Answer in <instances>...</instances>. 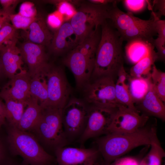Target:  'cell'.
I'll list each match as a JSON object with an SVG mask.
<instances>
[{"label": "cell", "mask_w": 165, "mask_h": 165, "mask_svg": "<svg viewBox=\"0 0 165 165\" xmlns=\"http://www.w3.org/2000/svg\"><path fill=\"white\" fill-rule=\"evenodd\" d=\"M105 21L101 25V38L96 51L91 76L94 79L109 76L115 80L119 70L123 66V41L118 31Z\"/></svg>", "instance_id": "obj_1"}, {"label": "cell", "mask_w": 165, "mask_h": 165, "mask_svg": "<svg viewBox=\"0 0 165 165\" xmlns=\"http://www.w3.org/2000/svg\"><path fill=\"white\" fill-rule=\"evenodd\" d=\"M156 133L155 126H145L132 133H108L98 138L96 141L102 160L110 163L134 148L150 146Z\"/></svg>", "instance_id": "obj_2"}, {"label": "cell", "mask_w": 165, "mask_h": 165, "mask_svg": "<svg viewBox=\"0 0 165 165\" xmlns=\"http://www.w3.org/2000/svg\"><path fill=\"white\" fill-rule=\"evenodd\" d=\"M10 127L8 141L13 154L21 156L28 165H51L54 157L41 146L34 134Z\"/></svg>", "instance_id": "obj_3"}, {"label": "cell", "mask_w": 165, "mask_h": 165, "mask_svg": "<svg viewBox=\"0 0 165 165\" xmlns=\"http://www.w3.org/2000/svg\"><path fill=\"white\" fill-rule=\"evenodd\" d=\"M62 110L50 107L42 109V115L31 131L45 146L54 151L69 142L63 127Z\"/></svg>", "instance_id": "obj_4"}, {"label": "cell", "mask_w": 165, "mask_h": 165, "mask_svg": "<svg viewBox=\"0 0 165 165\" xmlns=\"http://www.w3.org/2000/svg\"><path fill=\"white\" fill-rule=\"evenodd\" d=\"M113 4L103 6L90 3L81 6L70 22L76 35L77 46L106 20Z\"/></svg>", "instance_id": "obj_5"}, {"label": "cell", "mask_w": 165, "mask_h": 165, "mask_svg": "<svg viewBox=\"0 0 165 165\" xmlns=\"http://www.w3.org/2000/svg\"><path fill=\"white\" fill-rule=\"evenodd\" d=\"M46 80L48 100L42 108L63 109L68 101L71 88L64 72L61 67L49 63L43 74Z\"/></svg>", "instance_id": "obj_6"}, {"label": "cell", "mask_w": 165, "mask_h": 165, "mask_svg": "<svg viewBox=\"0 0 165 165\" xmlns=\"http://www.w3.org/2000/svg\"><path fill=\"white\" fill-rule=\"evenodd\" d=\"M88 112L85 104L75 98L69 100L63 108L62 125L68 142L79 140L86 127Z\"/></svg>", "instance_id": "obj_7"}, {"label": "cell", "mask_w": 165, "mask_h": 165, "mask_svg": "<svg viewBox=\"0 0 165 165\" xmlns=\"http://www.w3.org/2000/svg\"><path fill=\"white\" fill-rule=\"evenodd\" d=\"M115 80L109 76L94 79L84 86L85 100L93 105L117 109L121 105L115 96Z\"/></svg>", "instance_id": "obj_8"}, {"label": "cell", "mask_w": 165, "mask_h": 165, "mask_svg": "<svg viewBox=\"0 0 165 165\" xmlns=\"http://www.w3.org/2000/svg\"><path fill=\"white\" fill-rule=\"evenodd\" d=\"M117 108L112 109L95 105L88 108L86 125L79 139L80 142L82 144L91 138L106 134Z\"/></svg>", "instance_id": "obj_9"}, {"label": "cell", "mask_w": 165, "mask_h": 165, "mask_svg": "<svg viewBox=\"0 0 165 165\" xmlns=\"http://www.w3.org/2000/svg\"><path fill=\"white\" fill-rule=\"evenodd\" d=\"M149 117L120 105L114 114L107 133H131L145 126Z\"/></svg>", "instance_id": "obj_10"}, {"label": "cell", "mask_w": 165, "mask_h": 165, "mask_svg": "<svg viewBox=\"0 0 165 165\" xmlns=\"http://www.w3.org/2000/svg\"><path fill=\"white\" fill-rule=\"evenodd\" d=\"M45 47L27 41L19 47L23 61L27 64V72L31 78H42L45 69L49 63Z\"/></svg>", "instance_id": "obj_11"}, {"label": "cell", "mask_w": 165, "mask_h": 165, "mask_svg": "<svg viewBox=\"0 0 165 165\" xmlns=\"http://www.w3.org/2000/svg\"><path fill=\"white\" fill-rule=\"evenodd\" d=\"M58 165H96L100 154L97 149L65 146L55 150Z\"/></svg>", "instance_id": "obj_12"}, {"label": "cell", "mask_w": 165, "mask_h": 165, "mask_svg": "<svg viewBox=\"0 0 165 165\" xmlns=\"http://www.w3.org/2000/svg\"><path fill=\"white\" fill-rule=\"evenodd\" d=\"M31 79L27 72L20 71L3 87L0 92L1 98H11L27 105L31 97L30 92Z\"/></svg>", "instance_id": "obj_13"}, {"label": "cell", "mask_w": 165, "mask_h": 165, "mask_svg": "<svg viewBox=\"0 0 165 165\" xmlns=\"http://www.w3.org/2000/svg\"><path fill=\"white\" fill-rule=\"evenodd\" d=\"M63 63L72 73L78 87H84L89 82L94 67L75 47L64 59Z\"/></svg>", "instance_id": "obj_14"}, {"label": "cell", "mask_w": 165, "mask_h": 165, "mask_svg": "<svg viewBox=\"0 0 165 165\" xmlns=\"http://www.w3.org/2000/svg\"><path fill=\"white\" fill-rule=\"evenodd\" d=\"M18 38L5 43L0 51V61L4 75L10 79L17 73L18 70H23L24 63L20 49L16 45Z\"/></svg>", "instance_id": "obj_15"}, {"label": "cell", "mask_w": 165, "mask_h": 165, "mask_svg": "<svg viewBox=\"0 0 165 165\" xmlns=\"http://www.w3.org/2000/svg\"><path fill=\"white\" fill-rule=\"evenodd\" d=\"M77 46L76 35L70 22L61 24L53 35L48 47L50 52L59 55Z\"/></svg>", "instance_id": "obj_16"}, {"label": "cell", "mask_w": 165, "mask_h": 165, "mask_svg": "<svg viewBox=\"0 0 165 165\" xmlns=\"http://www.w3.org/2000/svg\"><path fill=\"white\" fill-rule=\"evenodd\" d=\"M140 112L148 116L157 118L163 121L165 120V106L153 88L152 83L148 92L144 97L135 105Z\"/></svg>", "instance_id": "obj_17"}, {"label": "cell", "mask_w": 165, "mask_h": 165, "mask_svg": "<svg viewBox=\"0 0 165 165\" xmlns=\"http://www.w3.org/2000/svg\"><path fill=\"white\" fill-rule=\"evenodd\" d=\"M158 18L152 11L151 18L140 24L134 25L123 31L119 32L123 41L127 42L141 39L153 42V36L157 33L156 22Z\"/></svg>", "instance_id": "obj_18"}, {"label": "cell", "mask_w": 165, "mask_h": 165, "mask_svg": "<svg viewBox=\"0 0 165 165\" xmlns=\"http://www.w3.org/2000/svg\"><path fill=\"white\" fill-rule=\"evenodd\" d=\"M28 29L29 31L27 35L28 41L45 47H49L53 35L43 17H37L31 23Z\"/></svg>", "instance_id": "obj_19"}, {"label": "cell", "mask_w": 165, "mask_h": 165, "mask_svg": "<svg viewBox=\"0 0 165 165\" xmlns=\"http://www.w3.org/2000/svg\"><path fill=\"white\" fill-rule=\"evenodd\" d=\"M117 3L114 4L109 9L107 19H110L114 27L120 32L143 22V20L134 16L130 12L125 13L117 7Z\"/></svg>", "instance_id": "obj_20"}, {"label": "cell", "mask_w": 165, "mask_h": 165, "mask_svg": "<svg viewBox=\"0 0 165 165\" xmlns=\"http://www.w3.org/2000/svg\"><path fill=\"white\" fill-rule=\"evenodd\" d=\"M127 42L125 47L126 55L129 61L133 64H135L155 51L152 42L136 39Z\"/></svg>", "instance_id": "obj_21"}, {"label": "cell", "mask_w": 165, "mask_h": 165, "mask_svg": "<svg viewBox=\"0 0 165 165\" xmlns=\"http://www.w3.org/2000/svg\"><path fill=\"white\" fill-rule=\"evenodd\" d=\"M38 101L37 98L32 96L29 99L17 128L24 131H31L42 114V108Z\"/></svg>", "instance_id": "obj_22"}, {"label": "cell", "mask_w": 165, "mask_h": 165, "mask_svg": "<svg viewBox=\"0 0 165 165\" xmlns=\"http://www.w3.org/2000/svg\"><path fill=\"white\" fill-rule=\"evenodd\" d=\"M128 79V90L135 105L144 97L149 90L152 83L151 74L146 77L129 76Z\"/></svg>", "instance_id": "obj_23"}, {"label": "cell", "mask_w": 165, "mask_h": 165, "mask_svg": "<svg viewBox=\"0 0 165 165\" xmlns=\"http://www.w3.org/2000/svg\"><path fill=\"white\" fill-rule=\"evenodd\" d=\"M99 27L75 47L93 67L96 52L101 36V33L99 32Z\"/></svg>", "instance_id": "obj_24"}, {"label": "cell", "mask_w": 165, "mask_h": 165, "mask_svg": "<svg viewBox=\"0 0 165 165\" xmlns=\"http://www.w3.org/2000/svg\"><path fill=\"white\" fill-rule=\"evenodd\" d=\"M2 99L5 102L6 119L10 126L17 127L27 105L11 98Z\"/></svg>", "instance_id": "obj_25"}, {"label": "cell", "mask_w": 165, "mask_h": 165, "mask_svg": "<svg viewBox=\"0 0 165 165\" xmlns=\"http://www.w3.org/2000/svg\"><path fill=\"white\" fill-rule=\"evenodd\" d=\"M150 149L141 160L139 165H162L165 151L158 138L157 134L153 136L150 145Z\"/></svg>", "instance_id": "obj_26"}, {"label": "cell", "mask_w": 165, "mask_h": 165, "mask_svg": "<svg viewBox=\"0 0 165 165\" xmlns=\"http://www.w3.org/2000/svg\"><path fill=\"white\" fill-rule=\"evenodd\" d=\"M157 60L158 57L155 51L140 60L131 68L130 76L138 78L148 76L150 75L153 65Z\"/></svg>", "instance_id": "obj_27"}, {"label": "cell", "mask_w": 165, "mask_h": 165, "mask_svg": "<svg viewBox=\"0 0 165 165\" xmlns=\"http://www.w3.org/2000/svg\"><path fill=\"white\" fill-rule=\"evenodd\" d=\"M30 92L31 96L37 98L39 105L43 108L48 100V92L46 80L35 77L31 79L30 84Z\"/></svg>", "instance_id": "obj_28"}, {"label": "cell", "mask_w": 165, "mask_h": 165, "mask_svg": "<svg viewBox=\"0 0 165 165\" xmlns=\"http://www.w3.org/2000/svg\"><path fill=\"white\" fill-rule=\"evenodd\" d=\"M115 91L116 99L119 104L139 113L136 108L128 90V84L126 82H116Z\"/></svg>", "instance_id": "obj_29"}, {"label": "cell", "mask_w": 165, "mask_h": 165, "mask_svg": "<svg viewBox=\"0 0 165 165\" xmlns=\"http://www.w3.org/2000/svg\"><path fill=\"white\" fill-rule=\"evenodd\" d=\"M151 78L153 88L159 97L165 101V73L158 69L155 64L152 67Z\"/></svg>", "instance_id": "obj_30"}, {"label": "cell", "mask_w": 165, "mask_h": 165, "mask_svg": "<svg viewBox=\"0 0 165 165\" xmlns=\"http://www.w3.org/2000/svg\"><path fill=\"white\" fill-rule=\"evenodd\" d=\"M16 38V29L9 23H6L0 29V51L5 43Z\"/></svg>", "instance_id": "obj_31"}, {"label": "cell", "mask_w": 165, "mask_h": 165, "mask_svg": "<svg viewBox=\"0 0 165 165\" xmlns=\"http://www.w3.org/2000/svg\"><path fill=\"white\" fill-rule=\"evenodd\" d=\"M37 18L27 17L23 16L19 13L10 15V21L12 25L16 29L25 30L28 28L31 23Z\"/></svg>", "instance_id": "obj_32"}, {"label": "cell", "mask_w": 165, "mask_h": 165, "mask_svg": "<svg viewBox=\"0 0 165 165\" xmlns=\"http://www.w3.org/2000/svg\"><path fill=\"white\" fill-rule=\"evenodd\" d=\"M142 157L126 156L119 158L110 163H106L102 160L96 165H139Z\"/></svg>", "instance_id": "obj_33"}, {"label": "cell", "mask_w": 165, "mask_h": 165, "mask_svg": "<svg viewBox=\"0 0 165 165\" xmlns=\"http://www.w3.org/2000/svg\"><path fill=\"white\" fill-rule=\"evenodd\" d=\"M158 37L154 39L153 44L156 48L165 46V20L158 18L156 22Z\"/></svg>", "instance_id": "obj_34"}, {"label": "cell", "mask_w": 165, "mask_h": 165, "mask_svg": "<svg viewBox=\"0 0 165 165\" xmlns=\"http://www.w3.org/2000/svg\"><path fill=\"white\" fill-rule=\"evenodd\" d=\"M124 3L126 8L131 12H138L142 11L148 4L146 0H125Z\"/></svg>", "instance_id": "obj_35"}, {"label": "cell", "mask_w": 165, "mask_h": 165, "mask_svg": "<svg viewBox=\"0 0 165 165\" xmlns=\"http://www.w3.org/2000/svg\"><path fill=\"white\" fill-rule=\"evenodd\" d=\"M19 13L25 17H36L37 12L32 3L25 2L20 5Z\"/></svg>", "instance_id": "obj_36"}, {"label": "cell", "mask_w": 165, "mask_h": 165, "mask_svg": "<svg viewBox=\"0 0 165 165\" xmlns=\"http://www.w3.org/2000/svg\"><path fill=\"white\" fill-rule=\"evenodd\" d=\"M20 1L18 0H0V3L2 6V9L11 15L13 14L15 8Z\"/></svg>", "instance_id": "obj_37"}, {"label": "cell", "mask_w": 165, "mask_h": 165, "mask_svg": "<svg viewBox=\"0 0 165 165\" xmlns=\"http://www.w3.org/2000/svg\"><path fill=\"white\" fill-rule=\"evenodd\" d=\"M152 11L159 19L162 16L165 15V1L164 0H154L153 2Z\"/></svg>", "instance_id": "obj_38"}, {"label": "cell", "mask_w": 165, "mask_h": 165, "mask_svg": "<svg viewBox=\"0 0 165 165\" xmlns=\"http://www.w3.org/2000/svg\"><path fill=\"white\" fill-rule=\"evenodd\" d=\"M47 24L53 29L57 30L61 26V22L59 19L54 14H52L48 16L47 19Z\"/></svg>", "instance_id": "obj_39"}, {"label": "cell", "mask_w": 165, "mask_h": 165, "mask_svg": "<svg viewBox=\"0 0 165 165\" xmlns=\"http://www.w3.org/2000/svg\"><path fill=\"white\" fill-rule=\"evenodd\" d=\"M6 107L2 99L0 97V127L5 123L6 120Z\"/></svg>", "instance_id": "obj_40"}, {"label": "cell", "mask_w": 165, "mask_h": 165, "mask_svg": "<svg viewBox=\"0 0 165 165\" xmlns=\"http://www.w3.org/2000/svg\"><path fill=\"white\" fill-rule=\"evenodd\" d=\"M91 4L98 5H107L112 4L116 2L117 0H90L88 1Z\"/></svg>", "instance_id": "obj_41"}, {"label": "cell", "mask_w": 165, "mask_h": 165, "mask_svg": "<svg viewBox=\"0 0 165 165\" xmlns=\"http://www.w3.org/2000/svg\"><path fill=\"white\" fill-rule=\"evenodd\" d=\"M9 13L6 12L4 14L0 16V29L2 27L10 21Z\"/></svg>", "instance_id": "obj_42"}, {"label": "cell", "mask_w": 165, "mask_h": 165, "mask_svg": "<svg viewBox=\"0 0 165 165\" xmlns=\"http://www.w3.org/2000/svg\"><path fill=\"white\" fill-rule=\"evenodd\" d=\"M3 149L2 144L0 140V165H3L9 159L6 156Z\"/></svg>", "instance_id": "obj_43"}, {"label": "cell", "mask_w": 165, "mask_h": 165, "mask_svg": "<svg viewBox=\"0 0 165 165\" xmlns=\"http://www.w3.org/2000/svg\"><path fill=\"white\" fill-rule=\"evenodd\" d=\"M3 165H28L23 162L19 163L14 161L10 159H9Z\"/></svg>", "instance_id": "obj_44"}, {"label": "cell", "mask_w": 165, "mask_h": 165, "mask_svg": "<svg viewBox=\"0 0 165 165\" xmlns=\"http://www.w3.org/2000/svg\"><path fill=\"white\" fill-rule=\"evenodd\" d=\"M2 65L0 61V79L4 76Z\"/></svg>", "instance_id": "obj_45"}, {"label": "cell", "mask_w": 165, "mask_h": 165, "mask_svg": "<svg viewBox=\"0 0 165 165\" xmlns=\"http://www.w3.org/2000/svg\"></svg>", "instance_id": "obj_46"}, {"label": "cell", "mask_w": 165, "mask_h": 165, "mask_svg": "<svg viewBox=\"0 0 165 165\" xmlns=\"http://www.w3.org/2000/svg\"><path fill=\"white\" fill-rule=\"evenodd\" d=\"M0 88H1V87H0Z\"/></svg>", "instance_id": "obj_47"}]
</instances>
